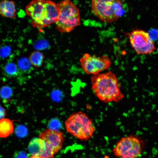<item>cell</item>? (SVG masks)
Instances as JSON below:
<instances>
[{
  "mask_svg": "<svg viewBox=\"0 0 158 158\" xmlns=\"http://www.w3.org/2000/svg\"><path fill=\"white\" fill-rule=\"evenodd\" d=\"M91 81L94 94L102 102H117L123 98L117 78L112 72L93 75Z\"/></svg>",
  "mask_w": 158,
  "mask_h": 158,
  "instance_id": "obj_1",
  "label": "cell"
},
{
  "mask_svg": "<svg viewBox=\"0 0 158 158\" xmlns=\"http://www.w3.org/2000/svg\"><path fill=\"white\" fill-rule=\"evenodd\" d=\"M25 10L31 18L32 25L38 28L56 23L59 14L57 4L50 0H33L26 6Z\"/></svg>",
  "mask_w": 158,
  "mask_h": 158,
  "instance_id": "obj_2",
  "label": "cell"
},
{
  "mask_svg": "<svg viewBox=\"0 0 158 158\" xmlns=\"http://www.w3.org/2000/svg\"><path fill=\"white\" fill-rule=\"evenodd\" d=\"M67 131L82 141H87L93 136L95 128L91 119L81 111L71 114L65 122Z\"/></svg>",
  "mask_w": 158,
  "mask_h": 158,
  "instance_id": "obj_3",
  "label": "cell"
},
{
  "mask_svg": "<svg viewBox=\"0 0 158 158\" xmlns=\"http://www.w3.org/2000/svg\"><path fill=\"white\" fill-rule=\"evenodd\" d=\"M57 4L59 14L56 28L61 32H70L80 24L79 10L71 0H62Z\"/></svg>",
  "mask_w": 158,
  "mask_h": 158,
  "instance_id": "obj_4",
  "label": "cell"
},
{
  "mask_svg": "<svg viewBox=\"0 0 158 158\" xmlns=\"http://www.w3.org/2000/svg\"><path fill=\"white\" fill-rule=\"evenodd\" d=\"M124 0H92L91 10L101 21L111 23L123 14Z\"/></svg>",
  "mask_w": 158,
  "mask_h": 158,
  "instance_id": "obj_5",
  "label": "cell"
},
{
  "mask_svg": "<svg viewBox=\"0 0 158 158\" xmlns=\"http://www.w3.org/2000/svg\"><path fill=\"white\" fill-rule=\"evenodd\" d=\"M142 142L137 136L130 135L118 141L113 150L117 158H137L142 151Z\"/></svg>",
  "mask_w": 158,
  "mask_h": 158,
  "instance_id": "obj_6",
  "label": "cell"
},
{
  "mask_svg": "<svg viewBox=\"0 0 158 158\" xmlns=\"http://www.w3.org/2000/svg\"><path fill=\"white\" fill-rule=\"evenodd\" d=\"M128 36L131 46L137 54H149L155 50L154 43L147 32L141 30H134L129 33Z\"/></svg>",
  "mask_w": 158,
  "mask_h": 158,
  "instance_id": "obj_7",
  "label": "cell"
},
{
  "mask_svg": "<svg viewBox=\"0 0 158 158\" xmlns=\"http://www.w3.org/2000/svg\"><path fill=\"white\" fill-rule=\"evenodd\" d=\"M80 62L82 69L86 73L93 75L108 69L111 64L110 59L106 56H97L87 53L84 54Z\"/></svg>",
  "mask_w": 158,
  "mask_h": 158,
  "instance_id": "obj_8",
  "label": "cell"
},
{
  "mask_svg": "<svg viewBox=\"0 0 158 158\" xmlns=\"http://www.w3.org/2000/svg\"><path fill=\"white\" fill-rule=\"evenodd\" d=\"M39 138L44 140L46 145L52 150L55 154L61 149L64 140L63 132L49 128L42 132Z\"/></svg>",
  "mask_w": 158,
  "mask_h": 158,
  "instance_id": "obj_9",
  "label": "cell"
},
{
  "mask_svg": "<svg viewBox=\"0 0 158 158\" xmlns=\"http://www.w3.org/2000/svg\"><path fill=\"white\" fill-rule=\"evenodd\" d=\"M46 149L45 141L39 138L32 139L28 146V150L31 155L39 157L44 153Z\"/></svg>",
  "mask_w": 158,
  "mask_h": 158,
  "instance_id": "obj_10",
  "label": "cell"
},
{
  "mask_svg": "<svg viewBox=\"0 0 158 158\" xmlns=\"http://www.w3.org/2000/svg\"><path fill=\"white\" fill-rule=\"evenodd\" d=\"M16 9L14 1L3 0L0 4L1 15L6 18H13L15 17Z\"/></svg>",
  "mask_w": 158,
  "mask_h": 158,
  "instance_id": "obj_11",
  "label": "cell"
},
{
  "mask_svg": "<svg viewBox=\"0 0 158 158\" xmlns=\"http://www.w3.org/2000/svg\"><path fill=\"white\" fill-rule=\"evenodd\" d=\"M12 121L8 118H3L0 120V136L5 138L12 133L13 130Z\"/></svg>",
  "mask_w": 158,
  "mask_h": 158,
  "instance_id": "obj_12",
  "label": "cell"
},
{
  "mask_svg": "<svg viewBox=\"0 0 158 158\" xmlns=\"http://www.w3.org/2000/svg\"><path fill=\"white\" fill-rule=\"evenodd\" d=\"M29 59L32 65L33 66L36 67H39L42 64L44 56L41 52L35 51L31 53Z\"/></svg>",
  "mask_w": 158,
  "mask_h": 158,
  "instance_id": "obj_13",
  "label": "cell"
},
{
  "mask_svg": "<svg viewBox=\"0 0 158 158\" xmlns=\"http://www.w3.org/2000/svg\"><path fill=\"white\" fill-rule=\"evenodd\" d=\"M17 66L14 63L12 62L7 63L4 67V71L8 76L10 77L16 76L18 74Z\"/></svg>",
  "mask_w": 158,
  "mask_h": 158,
  "instance_id": "obj_14",
  "label": "cell"
},
{
  "mask_svg": "<svg viewBox=\"0 0 158 158\" xmlns=\"http://www.w3.org/2000/svg\"><path fill=\"white\" fill-rule=\"evenodd\" d=\"M18 66L19 69L23 71H26L31 67V63L29 60L26 58L22 57L18 61Z\"/></svg>",
  "mask_w": 158,
  "mask_h": 158,
  "instance_id": "obj_15",
  "label": "cell"
},
{
  "mask_svg": "<svg viewBox=\"0 0 158 158\" xmlns=\"http://www.w3.org/2000/svg\"><path fill=\"white\" fill-rule=\"evenodd\" d=\"M11 52V49L8 46L3 47L1 49V56L4 58L9 55Z\"/></svg>",
  "mask_w": 158,
  "mask_h": 158,
  "instance_id": "obj_16",
  "label": "cell"
},
{
  "mask_svg": "<svg viewBox=\"0 0 158 158\" xmlns=\"http://www.w3.org/2000/svg\"><path fill=\"white\" fill-rule=\"evenodd\" d=\"M29 157L24 152L20 151L16 154L15 158H28Z\"/></svg>",
  "mask_w": 158,
  "mask_h": 158,
  "instance_id": "obj_17",
  "label": "cell"
},
{
  "mask_svg": "<svg viewBox=\"0 0 158 158\" xmlns=\"http://www.w3.org/2000/svg\"><path fill=\"white\" fill-rule=\"evenodd\" d=\"M1 111L2 112V113H1V115L2 114V115L1 116V117H4V116L5 115V113L4 111L5 110L4 109H3V108H2L1 107Z\"/></svg>",
  "mask_w": 158,
  "mask_h": 158,
  "instance_id": "obj_18",
  "label": "cell"
},
{
  "mask_svg": "<svg viewBox=\"0 0 158 158\" xmlns=\"http://www.w3.org/2000/svg\"><path fill=\"white\" fill-rule=\"evenodd\" d=\"M28 158H40L39 157H35L32 155H31L30 156H29Z\"/></svg>",
  "mask_w": 158,
  "mask_h": 158,
  "instance_id": "obj_19",
  "label": "cell"
}]
</instances>
